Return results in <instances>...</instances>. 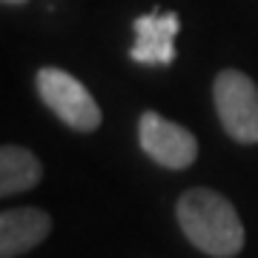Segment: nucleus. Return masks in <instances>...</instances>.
<instances>
[{"label": "nucleus", "instance_id": "obj_1", "mask_svg": "<svg viewBox=\"0 0 258 258\" xmlns=\"http://www.w3.org/2000/svg\"><path fill=\"white\" fill-rule=\"evenodd\" d=\"M175 218L186 241L210 258H235L247 244L238 210L215 189H186L175 204Z\"/></svg>", "mask_w": 258, "mask_h": 258}, {"label": "nucleus", "instance_id": "obj_2", "mask_svg": "<svg viewBox=\"0 0 258 258\" xmlns=\"http://www.w3.org/2000/svg\"><path fill=\"white\" fill-rule=\"evenodd\" d=\"M212 103L235 144H258V83L241 69H221L212 81Z\"/></svg>", "mask_w": 258, "mask_h": 258}, {"label": "nucleus", "instance_id": "obj_3", "mask_svg": "<svg viewBox=\"0 0 258 258\" xmlns=\"http://www.w3.org/2000/svg\"><path fill=\"white\" fill-rule=\"evenodd\" d=\"M35 89L40 95V101L46 103L69 129H75V132H95L101 126L103 112L98 106V101L66 69L40 66L35 72Z\"/></svg>", "mask_w": 258, "mask_h": 258}, {"label": "nucleus", "instance_id": "obj_4", "mask_svg": "<svg viewBox=\"0 0 258 258\" xmlns=\"http://www.w3.org/2000/svg\"><path fill=\"white\" fill-rule=\"evenodd\" d=\"M138 144L144 155L164 169H186L198 158V141L192 132L152 109H147L138 120Z\"/></svg>", "mask_w": 258, "mask_h": 258}, {"label": "nucleus", "instance_id": "obj_5", "mask_svg": "<svg viewBox=\"0 0 258 258\" xmlns=\"http://www.w3.org/2000/svg\"><path fill=\"white\" fill-rule=\"evenodd\" d=\"M181 29L178 12L152 9L132 20L135 43L129 49V60L141 66H172L175 63V35Z\"/></svg>", "mask_w": 258, "mask_h": 258}, {"label": "nucleus", "instance_id": "obj_6", "mask_svg": "<svg viewBox=\"0 0 258 258\" xmlns=\"http://www.w3.org/2000/svg\"><path fill=\"white\" fill-rule=\"evenodd\" d=\"M52 232V215L40 207H15L0 212V258H18L40 247Z\"/></svg>", "mask_w": 258, "mask_h": 258}, {"label": "nucleus", "instance_id": "obj_7", "mask_svg": "<svg viewBox=\"0 0 258 258\" xmlns=\"http://www.w3.org/2000/svg\"><path fill=\"white\" fill-rule=\"evenodd\" d=\"M43 178L40 158L26 147L3 144L0 149V195H15L35 189Z\"/></svg>", "mask_w": 258, "mask_h": 258}, {"label": "nucleus", "instance_id": "obj_8", "mask_svg": "<svg viewBox=\"0 0 258 258\" xmlns=\"http://www.w3.org/2000/svg\"><path fill=\"white\" fill-rule=\"evenodd\" d=\"M6 6H20V3H26V0H3Z\"/></svg>", "mask_w": 258, "mask_h": 258}]
</instances>
